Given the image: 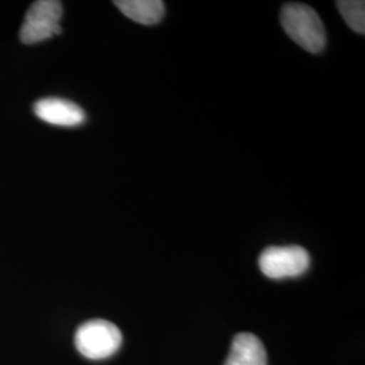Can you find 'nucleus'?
I'll list each match as a JSON object with an SVG mask.
<instances>
[{"instance_id":"obj_7","label":"nucleus","mask_w":365,"mask_h":365,"mask_svg":"<svg viewBox=\"0 0 365 365\" xmlns=\"http://www.w3.org/2000/svg\"><path fill=\"white\" fill-rule=\"evenodd\" d=\"M114 4L125 16L146 26L157 25L165 11L161 0H117Z\"/></svg>"},{"instance_id":"obj_3","label":"nucleus","mask_w":365,"mask_h":365,"mask_svg":"<svg viewBox=\"0 0 365 365\" xmlns=\"http://www.w3.org/2000/svg\"><path fill=\"white\" fill-rule=\"evenodd\" d=\"M63 4L57 0L34 1L21 27L19 38L27 45L38 43L61 33Z\"/></svg>"},{"instance_id":"obj_2","label":"nucleus","mask_w":365,"mask_h":365,"mask_svg":"<svg viewBox=\"0 0 365 365\" xmlns=\"http://www.w3.org/2000/svg\"><path fill=\"white\" fill-rule=\"evenodd\" d=\"M78 352L90 360H103L120 348L122 333L106 319H91L78 327L75 334Z\"/></svg>"},{"instance_id":"obj_1","label":"nucleus","mask_w":365,"mask_h":365,"mask_svg":"<svg viewBox=\"0 0 365 365\" xmlns=\"http://www.w3.org/2000/svg\"><path fill=\"white\" fill-rule=\"evenodd\" d=\"M280 24L288 37L307 52H322L327 45V33L318 14L310 6L288 3L280 11Z\"/></svg>"},{"instance_id":"obj_4","label":"nucleus","mask_w":365,"mask_h":365,"mask_svg":"<svg viewBox=\"0 0 365 365\" xmlns=\"http://www.w3.org/2000/svg\"><path fill=\"white\" fill-rule=\"evenodd\" d=\"M259 267L269 279H287L304 274L310 267V255L302 247H271L260 255Z\"/></svg>"},{"instance_id":"obj_5","label":"nucleus","mask_w":365,"mask_h":365,"mask_svg":"<svg viewBox=\"0 0 365 365\" xmlns=\"http://www.w3.org/2000/svg\"><path fill=\"white\" fill-rule=\"evenodd\" d=\"M34 113L39 119L54 126L73 128L86 120V113L81 107L60 98L41 99L34 105Z\"/></svg>"},{"instance_id":"obj_6","label":"nucleus","mask_w":365,"mask_h":365,"mask_svg":"<svg viewBox=\"0 0 365 365\" xmlns=\"http://www.w3.org/2000/svg\"><path fill=\"white\" fill-rule=\"evenodd\" d=\"M225 365H267L262 342L252 333L237 334Z\"/></svg>"},{"instance_id":"obj_8","label":"nucleus","mask_w":365,"mask_h":365,"mask_svg":"<svg viewBox=\"0 0 365 365\" xmlns=\"http://www.w3.org/2000/svg\"><path fill=\"white\" fill-rule=\"evenodd\" d=\"M337 9L346 25L359 34L365 33V3L363 0H339Z\"/></svg>"}]
</instances>
